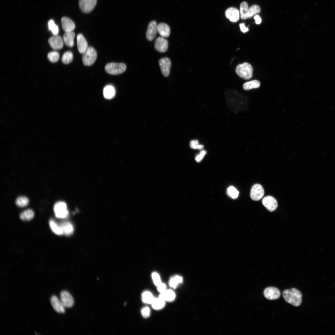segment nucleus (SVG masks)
<instances>
[{
  "label": "nucleus",
  "mask_w": 335,
  "mask_h": 335,
  "mask_svg": "<svg viewBox=\"0 0 335 335\" xmlns=\"http://www.w3.org/2000/svg\"><path fill=\"white\" fill-rule=\"evenodd\" d=\"M254 19L255 21V23L257 24H259L261 22V19L260 17L258 15H256L254 17Z\"/></svg>",
  "instance_id": "43"
},
{
  "label": "nucleus",
  "mask_w": 335,
  "mask_h": 335,
  "mask_svg": "<svg viewBox=\"0 0 335 335\" xmlns=\"http://www.w3.org/2000/svg\"><path fill=\"white\" fill-rule=\"evenodd\" d=\"M115 91L114 87L111 85L105 86L103 90V95L104 97L107 99L113 98L115 96Z\"/></svg>",
  "instance_id": "22"
},
{
  "label": "nucleus",
  "mask_w": 335,
  "mask_h": 335,
  "mask_svg": "<svg viewBox=\"0 0 335 335\" xmlns=\"http://www.w3.org/2000/svg\"><path fill=\"white\" fill-rule=\"evenodd\" d=\"M48 42L51 47L56 50L61 49L63 46L64 42L63 39L57 35L50 37Z\"/></svg>",
  "instance_id": "13"
},
{
  "label": "nucleus",
  "mask_w": 335,
  "mask_h": 335,
  "mask_svg": "<svg viewBox=\"0 0 335 335\" xmlns=\"http://www.w3.org/2000/svg\"><path fill=\"white\" fill-rule=\"evenodd\" d=\"M49 225L52 231L56 234L61 235L63 234L61 227L59 226L53 220H50Z\"/></svg>",
  "instance_id": "26"
},
{
  "label": "nucleus",
  "mask_w": 335,
  "mask_h": 335,
  "mask_svg": "<svg viewBox=\"0 0 335 335\" xmlns=\"http://www.w3.org/2000/svg\"><path fill=\"white\" fill-rule=\"evenodd\" d=\"M61 24L63 30L65 32L73 31L75 29V25L74 22L70 18L63 17L61 19Z\"/></svg>",
  "instance_id": "18"
},
{
  "label": "nucleus",
  "mask_w": 335,
  "mask_h": 335,
  "mask_svg": "<svg viewBox=\"0 0 335 335\" xmlns=\"http://www.w3.org/2000/svg\"><path fill=\"white\" fill-rule=\"evenodd\" d=\"M206 151L204 150H201L199 154L197 155L196 156L195 160L196 161L198 162H200L206 154Z\"/></svg>",
  "instance_id": "39"
},
{
  "label": "nucleus",
  "mask_w": 335,
  "mask_h": 335,
  "mask_svg": "<svg viewBox=\"0 0 335 335\" xmlns=\"http://www.w3.org/2000/svg\"><path fill=\"white\" fill-rule=\"evenodd\" d=\"M34 215L33 210L31 209H28L21 212L20 215V217L22 220L28 221L32 219Z\"/></svg>",
  "instance_id": "24"
},
{
  "label": "nucleus",
  "mask_w": 335,
  "mask_h": 335,
  "mask_svg": "<svg viewBox=\"0 0 335 335\" xmlns=\"http://www.w3.org/2000/svg\"><path fill=\"white\" fill-rule=\"evenodd\" d=\"M260 85V82L257 80H253L245 83L243 85V88L245 90H248L253 88H257Z\"/></svg>",
  "instance_id": "25"
},
{
  "label": "nucleus",
  "mask_w": 335,
  "mask_h": 335,
  "mask_svg": "<svg viewBox=\"0 0 335 335\" xmlns=\"http://www.w3.org/2000/svg\"><path fill=\"white\" fill-rule=\"evenodd\" d=\"M78 49L81 54L84 53L88 48V44L86 39L81 34H79L77 37Z\"/></svg>",
  "instance_id": "15"
},
{
  "label": "nucleus",
  "mask_w": 335,
  "mask_h": 335,
  "mask_svg": "<svg viewBox=\"0 0 335 335\" xmlns=\"http://www.w3.org/2000/svg\"><path fill=\"white\" fill-rule=\"evenodd\" d=\"M190 146L192 149L199 150L203 149L204 147L203 145L199 144V141L196 140H191L190 142Z\"/></svg>",
  "instance_id": "36"
},
{
  "label": "nucleus",
  "mask_w": 335,
  "mask_h": 335,
  "mask_svg": "<svg viewBox=\"0 0 335 335\" xmlns=\"http://www.w3.org/2000/svg\"><path fill=\"white\" fill-rule=\"evenodd\" d=\"M96 3V0H79L78 4L82 11L86 13L91 12Z\"/></svg>",
  "instance_id": "7"
},
{
  "label": "nucleus",
  "mask_w": 335,
  "mask_h": 335,
  "mask_svg": "<svg viewBox=\"0 0 335 335\" xmlns=\"http://www.w3.org/2000/svg\"><path fill=\"white\" fill-rule=\"evenodd\" d=\"M154 47L160 52H166L168 47V40L162 37L157 38L155 41Z\"/></svg>",
  "instance_id": "14"
},
{
  "label": "nucleus",
  "mask_w": 335,
  "mask_h": 335,
  "mask_svg": "<svg viewBox=\"0 0 335 335\" xmlns=\"http://www.w3.org/2000/svg\"><path fill=\"white\" fill-rule=\"evenodd\" d=\"M151 305L153 308L156 310H159L163 308L165 305V301L159 298H154L151 303Z\"/></svg>",
  "instance_id": "28"
},
{
  "label": "nucleus",
  "mask_w": 335,
  "mask_h": 335,
  "mask_svg": "<svg viewBox=\"0 0 335 335\" xmlns=\"http://www.w3.org/2000/svg\"><path fill=\"white\" fill-rule=\"evenodd\" d=\"M52 306L54 310L59 313H64L65 312V307L61 301L55 295L52 296L50 299Z\"/></svg>",
  "instance_id": "16"
},
{
  "label": "nucleus",
  "mask_w": 335,
  "mask_h": 335,
  "mask_svg": "<svg viewBox=\"0 0 335 335\" xmlns=\"http://www.w3.org/2000/svg\"><path fill=\"white\" fill-rule=\"evenodd\" d=\"M48 28L52 34L54 35H56L58 33V28L52 20H50L48 23Z\"/></svg>",
  "instance_id": "34"
},
{
  "label": "nucleus",
  "mask_w": 335,
  "mask_h": 335,
  "mask_svg": "<svg viewBox=\"0 0 335 335\" xmlns=\"http://www.w3.org/2000/svg\"><path fill=\"white\" fill-rule=\"evenodd\" d=\"M142 298L144 303L151 304L154 298L151 293L147 291L142 293Z\"/></svg>",
  "instance_id": "29"
},
{
  "label": "nucleus",
  "mask_w": 335,
  "mask_h": 335,
  "mask_svg": "<svg viewBox=\"0 0 335 335\" xmlns=\"http://www.w3.org/2000/svg\"><path fill=\"white\" fill-rule=\"evenodd\" d=\"M260 11V7L258 6L257 5L252 6L249 8L248 13V18L251 17L254 15L259 13Z\"/></svg>",
  "instance_id": "32"
},
{
  "label": "nucleus",
  "mask_w": 335,
  "mask_h": 335,
  "mask_svg": "<svg viewBox=\"0 0 335 335\" xmlns=\"http://www.w3.org/2000/svg\"><path fill=\"white\" fill-rule=\"evenodd\" d=\"M158 31L160 35L163 38H168L170 35V29L169 26L167 24L161 23L157 25Z\"/></svg>",
  "instance_id": "19"
},
{
  "label": "nucleus",
  "mask_w": 335,
  "mask_h": 335,
  "mask_svg": "<svg viewBox=\"0 0 335 335\" xmlns=\"http://www.w3.org/2000/svg\"><path fill=\"white\" fill-rule=\"evenodd\" d=\"M283 296L286 302L295 306H299L302 302V294L295 288L284 290Z\"/></svg>",
  "instance_id": "1"
},
{
  "label": "nucleus",
  "mask_w": 335,
  "mask_h": 335,
  "mask_svg": "<svg viewBox=\"0 0 335 335\" xmlns=\"http://www.w3.org/2000/svg\"><path fill=\"white\" fill-rule=\"evenodd\" d=\"M225 15L226 17L232 22H236L239 19V11L237 9L234 7H230L227 9L226 11Z\"/></svg>",
  "instance_id": "17"
},
{
  "label": "nucleus",
  "mask_w": 335,
  "mask_h": 335,
  "mask_svg": "<svg viewBox=\"0 0 335 335\" xmlns=\"http://www.w3.org/2000/svg\"><path fill=\"white\" fill-rule=\"evenodd\" d=\"M141 313L142 316L144 318H147L150 315V310L149 307H145L142 309Z\"/></svg>",
  "instance_id": "38"
},
{
  "label": "nucleus",
  "mask_w": 335,
  "mask_h": 335,
  "mask_svg": "<svg viewBox=\"0 0 335 335\" xmlns=\"http://www.w3.org/2000/svg\"><path fill=\"white\" fill-rule=\"evenodd\" d=\"M227 191L228 195L233 199L237 198L239 195V191L233 186H230L228 188Z\"/></svg>",
  "instance_id": "35"
},
{
  "label": "nucleus",
  "mask_w": 335,
  "mask_h": 335,
  "mask_svg": "<svg viewBox=\"0 0 335 335\" xmlns=\"http://www.w3.org/2000/svg\"><path fill=\"white\" fill-rule=\"evenodd\" d=\"M264 191L262 186L258 184H255L252 187L250 192V197L255 201L260 200L263 196Z\"/></svg>",
  "instance_id": "6"
},
{
  "label": "nucleus",
  "mask_w": 335,
  "mask_h": 335,
  "mask_svg": "<svg viewBox=\"0 0 335 335\" xmlns=\"http://www.w3.org/2000/svg\"><path fill=\"white\" fill-rule=\"evenodd\" d=\"M126 66L123 63H109L107 64L105 69L108 73L112 75H118L124 72Z\"/></svg>",
  "instance_id": "3"
},
{
  "label": "nucleus",
  "mask_w": 335,
  "mask_h": 335,
  "mask_svg": "<svg viewBox=\"0 0 335 335\" xmlns=\"http://www.w3.org/2000/svg\"><path fill=\"white\" fill-rule=\"evenodd\" d=\"M96 57L97 53L95 50L92 47H89L83 53L82 58L83 64L86 66H91L94 63Z\"/></svg>",
  "instance_id": "4"
},
{
  "label": "nucleus",
  "mask_w": 335,
  "mask_h": 335,
  "mask_svg": "<svg viewBox=\"0 0 335 335\" xmlns=\"http://www.w3.org/2000/svg\"><path fill=\"white\" fill-rule=\"evenodd\" d=\"M249 8L247 3L245 2H242L240 5V10L241 18L245 20L248 18V13Z\"/></svg>",
  "instance_id": "27"
},
{
  "label": "nucleus",
  "mask_w": 335,
  "mask_h": 335,
  "mask_svg": "<svg viewBox=\"0 0 335 335\" xmlns=\"http://www.w3.org/2000/svg\"><path fill=\"white\" fill-rule=\"evenodd\" d=\"M157 290L160 293H163L167 290L166 286L165 284L163 283H161L157 286Z\"/></svg>",
  "instance_id": "41"
},
{
  "label": "nucleus",
  "mask_w": 335,
  "mask_h": 335,
  "mask_svg": "<svg viewBox=\"0 0 335 335\" xmlns=\"http://www.w3.org/2000/svg\"><path fill=\"white\" fill-rule=\"evenodd\" d=\"M157 25L155 21H152L149 23L146 33V38L148 40L151 41L155 38L158 32Z\"/></svg>",
  "instance_id": "12"
},
{
  "label": "nucleus",
  "mask_w": 335,
  "mask_h": 335,
  "mask_svg": "<svg viewBox=\"0 0 335 335\" xmlns=\"http://www.w3.org/2000/svg\"><path fill=\"white\" fill-rule=\"evenodd\" d=\"M263 205L270 212L274 211L277 207L278 203L276 199L270 196L265 197L262 200Z\"/></svg>",
  "instance_id": "10"
},
{
  "label": "nucleus",
  "mask_w": 335,
  "mask_h": 335,
  "mask_svg": "<svg viewBox=\"0 0 335 335\" xmlns=\"http://www.w3.org/2000/svg\"><path fill=\"white\" fill-rule=\"evenodd\" d=\"M239 27L241 31L244 33L248 31L249 30L248 28L245 26L244 23L240 24Z\"/></svg>",
  "instance_id": "42"
},
{
  "label": "nucleus",
  "mask_w": 335,
  "mask_h": 335,
  "mask_svg": "<svg viewBox=\"0 0 335 335\" xmlns=\"http://www.w3.org/2000/svg\"><path fill=\"white\" fill-rule=\"evenodd\" d=\"M159 65L162 74L167 77L169 75L171 66V61L168 57L160 59L159 61Z\"/></svg>",
  "instance_id": "8"
},
{
  "label": "nucleus",
  "mask_w": 335,
  "mask_h": 335,
  "mask_svg": "<svg viewBox=\"0 0 335 335\" xmlns=\"http://www.w3.org/2000/svg\"><path fill=\"white\" fill-rule=\"evenodd\" d=\"M73 59V55L71 52L67 51L65 52L63 55L61 60L62 62L66 64L70 63Z\"/></svg>",
  "instance_id": "31"
},
{
  "label": "nucleus",
  "mask_w": 335,
  "mask_h": 335,
  "mask_svg": "<svg viewBox=\"0 0 335 335\" xmlns=\"http://www.w3.org/2000/svg\"><path fill=\"white\" fill-rule=\"evenodd\" d=\"M235 71L238 76L244 79H249L252 76V67L248 63L245 62L238 65Z\"/></svg>",
  "instance_id": "2"
},
{
  "label": "nucleus",
  "mask_w": 335,
  "mask_h": 335,
  "mask_svg": "<svg viewBox=\"0 0 335 335\" xmlns=\"http://www.w3.org/2000/svg\"><path fill=\"white\" fill-rule=\"evenodd\" d=\"M152 277L154 284L156 286L161 283L160 277L158 273L155 272L153 273Z\"/></svg>",
  "instance_id": "37"
},
{
  "label": "nucleus",
  "mask_w": 335,
  "mask_h": 335,
  "mask_svg": "<svg viewBox=\"0 0 335 335\" xmlns=\"http://www.w3.org/2000/svg\"><path fill=\"white\" fill-rule=\"evenodd\" d=\"M29 203L28 198L25 196H20L16 199L15 203L16 205L20 207H23L26 206Z\"/></svg>",
  "instance_id": "30"
},
{
  "label": "nucleus",
  "mask_w": 335,
  "mask_h": 335,
  "mask_svg": "<svg viewBox=\"0 0 335 335\" xmlns=\"http://www.w3.org/2000/svg\"><path fill=\"white\" fill-rule=\"evenodd\" d=\"M176 295L173 291L171 289L166 290L163 293H160L159 297L165 301L171 302L175 299Z\"/></svg>",
  "instance_id": "21"
},
{
  "label": "nucleus",
  "mask_w": 335,
  "mask_h": 335,
  "mask_svg": "<svg viewBox=\"0 0 335 335\" xmlns=\"http://www.w3.org/2000/svg\"><path fill=\"white\" fill-rule=\"evenodd\" d=\"M264 295L267 299L275 300L278 299L280 296V292L277 288L269 287L266 288L264 291Z\"/></svg>",
  "instance_id": "9"
},
{
  "label": "nucleus",
  "mask_w": 335,
  "mask_h": 335,
  "mask_svg": "<svg viewBox=\"0 0 335 335\" xmlns=\"http://www.w3.org/2000/svg\"><path fill=\"white\" fill-rule=\"evenodd\" d=\"M60 301L65 307L70 308L74 304V299L68 292L63 291L60 293Z\"/></svg>",
  "instance_id": "11"
},
{
  "label": "nucleus",
  "mask_w": 335,
  "mask_h": 335,
  "mask_svg": "<svg viewBox=\"0 0 335 335\" xmlns=\"http://www.w3.org/2000/svg\"><path fill=\"white\" fill-rule=\"evenodd\" d=\"M54 211L56 217L58 218H65L68 214L66 203L63 202L56 203L54 207Z\"/></svg>",
  "instance_id": "5"
},
{
  "label": "nucleus",
  "mask_w": 335,
  "mask_h": 335,
  "mask_svg": "<svg viewBox=\"0 0 335 335\" xmlns=\"http://www.w3.org/2000/svg\"><path fill=\"white\" fill-rule=\"evenodd\" d=\"M75 34L74 32H65L63 37V40L65 44L69 47H72L74 45Z\"/></svg>",
  "instance_id": "20"
},
{
  "label": "nucleus",
  "mask_w": 335,
  "mask_h": 335,
  "mask_svg": "<svg viewBox=\"0 0 335 335\" xmlns=\"http://www.w3.org/2000/svg\"><path fill=\"white\" fill-rule=\"evenodd\" d=\"M179 284V282L174 277L171 278L169 282V286L171 288H176Z\"/></svg>",
  "instance_id": "40"
},
{
  "label": "nucleus",
  "mask_w": 335,
  "mask_h": 335,
  "mask_svg": "<svg viewBox=\"0 0 335 335\" xmlns=\"http://www.w3.org/2000/svg\"><path fill=\"white\" fill-rule=\"evenodd\" d=\"M61 228L63 233L66 235L71 234L74 231V228L72 224L69 222H62L60 226Z\"/></svg>",
  "instance_id": "23"
},
{
  "label": "nucleus",
  "mask_w": 335,
  "mask_h": 335,
  "mask_svg": "<svg viewBox=\"0 0 335 335\" xmlns=\"http://www.w3.org/2000/svg\"><path fill=\"white\" fill-rule=\"evenodd\" d=\"M47 58L52 63L56 62L59 60V53L56 51L50 52L47 55Z\"/></svg>",
  "instance_id": "33"
}]
</instances>
